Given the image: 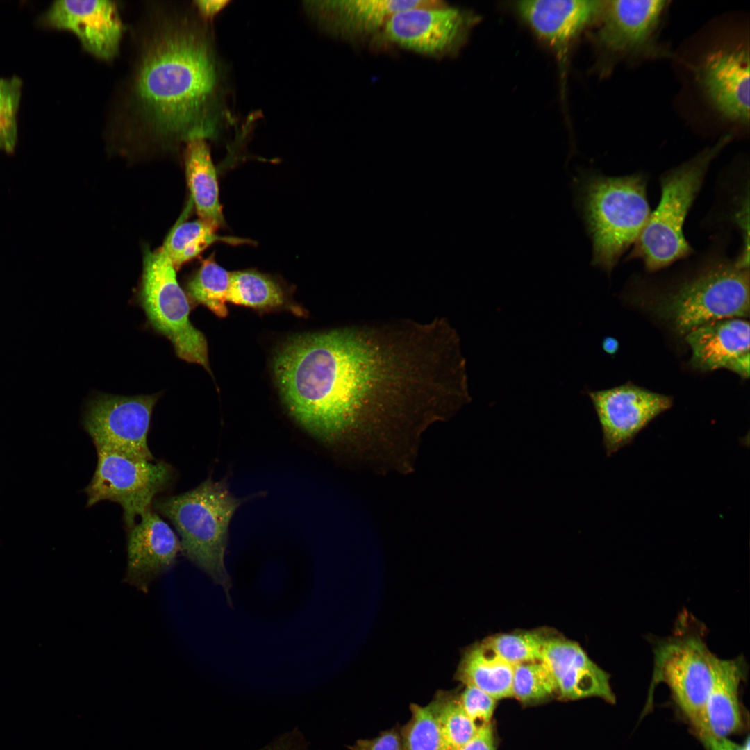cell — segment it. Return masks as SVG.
Masks as SVG:
<instances>
[{
  "instance_id": "cell-1",
  "label": "cell",
  "mask_w": 750,
  "mask_h": 750,
  "mask_svg": "<svg viewBox=\"0 0 750 750\" xmlns=\"http://www.w3.org/2000/svg\"><path fill=\"white\" fill-rule=\"evenodd\" d=\"M140 127L161 140L210 139L231 122L224 68L204 25L164 17L145 38L131 83Z\"/></svg>"
},
{
  "instance_id": "cell-2",
  "label": "cell",
  "mask_w": 750,
  "mask_h": 750,
  "mask_svg": "<svg viewBox=\"0 0 750 750\" xmlns=\"http://www.w3.org/2000/svg\"><path fill=\"white\" fill-rule=\"evenodd\" d=\"M646 184L639 174L609 177L583 171L574 178L577 206L592 244V264L608 274L647 222Z\"/></svg>"
},
{
  "instance_id": "cell-3",
  "label": "cell",
  "mask_w": 750,
  "mask_h": 750,
  "mask_svg": "<svg viewBox=\"0 0 750 750\" xmlns=\"http://www.w3.org/2000/svg\"><path fill=\"white\" fill-rule=\"evenodd\" d=\"M243 502L230 492L224 481L208 478L193 490L155 499L152 503L178 533L181 552L222 588L231 608L233 582L225 554L230 521Z\"/></svg>"
},
{
  "instance_id": "cell-4",
  "label": "cell",
  "mask_w": 750,
  "mask_h": 750,
  "mask_svg": "<svg viewBox=\"0 0 750 750\" xmlns=\"http://www.w3.org/2000/svg\"><path fill=\"white\" fill-rule=\"evenodd\" d=\"M732 139L721 137L708 147L665 173L660 178V199L634 243L630 258H639L649 272L662 269L692 253L683 225L712 161Z\"/></svg>"
},
{
  "instance_id": "cell-5",
  "label": "cell",
  "mask_w": 750,
  "mask_h": 750,
  "mask_svg": "<svg viewBox=\"0 0 750 750\" xmlns=\"http://www.w3.org/2000/svg\"><path fill=\"white\" fill-rule=\"evenodd\" d=\"M690 279L669 294L660 312L676 332L686 335L703 324L749 315V260L712 256Z\"/></svg>"
},
{
  "instance_id": "cell-6",
  "label": "cell",
  "mask_w": 750,
  "mask_h": 750,
  "mask_svg": "<svg viewBox=\"0 0 750 750\" xmlns=\"http://www.w3.org/2000/svg\"><path fill=\"white\" fill-rule=\"evenodd\" d=\"M138 300L151 326L171 342L176 356L210 372L206 339L191 323L189 299L161 249L144 251Z\"/></svg>"
},
{
  "instance_id": "cell-7",
  "label": "cell",
  "mask_w": 750,
  "mask_h": 750,
  "mask_svg": "<svg viewBox=\"0 0 750 750\" xmlns=\"http://www.w3.org/2000/svg\"><path fill=\"white\" fill-rule=\"evenodd\" d=\"M97 464L94 475L84 489L88 507L108 500L119 504L127 531L137 517L151 508L156 494L174 482L175 471L169 463L137 460L122 454L97 449Z\"/></svg>"
},
{
  "instance_id": "cell-8",
  "label": "cell",
  "mask_w": 750,
  "mask_h": 750,
  "mask_svg": "<svg viewBox=\"0 0 750 750\" xmlns=\"http://www.w3.org/2000/svg\"><path fill=\"white\" fill-rule=\"evenodd\" d=\"M662 639L654 649L656 679L665 682L700 736L713 676L715 655L701 633L683 628Z\"/></svg>"
},
{
  "instance_id": "cell-9",
  "label": "cell",
  "mask_w": 750,
  "mask_h": 750,
  "mask_svg": "<svg viewBox=\"0 0 750 750\" xmlns=\"http://www.w3.org/2000/svg\"><path fill=\"white\" fill-rule=\"evenodd\" d=\"M160 394H99L88 404L83 418L96 449L113 451L137 460H155L147 444L153 407Z\"/></svg>"
},
{
  "instance_id": "cell-10",
  "label": "cell",
  "mask_w": 750,
  "mask_h": 750,
  "mask_svg": "<svg viewBox=\"0 0 750 750\" xmlns=\"http://www.w3.org/2000/svg\"><path fill=\"white\" fill-rule=\"evenodd\" d=\"M473 22L467 11L436 3L410 8L394 14L382 33L384 39L410 51L433 58L454 54Z\"/></svg>"
},
{
  "instance_id": "cell-11",
  "label": "cell",
  "mask_w": 750,
  "mask_h": 750,
  "mask_svg": "<svg viewBox=\"0 0 750 750\" xmlns=\"http://www.w3.org/2000/svg\"><path fill=\"white\" fill-rule=\"evenodd\" d=\"M668 1L663 0L605 1L594 39L604 54L615 59L656 57L663 50L656 33Z\"/></svg>"
},
{
  "instance_id": "cell-12",
  "label": "cell",
  "mask_w": 750,
  "mask_h": 750,
  "mask_svg": "<svg viewBox=\"0 0 750 750\" xmlns=\"http://www.w3.org/2000/svg\"><path fill=\"white\" fill-rule=\"evenodd\" d=\"M608 456L631 444L653 419L667 410L672 399L633 384L590 391Z\"/></svg>"
},
{
  "instance_id": "cell-13",
  "label": "cell",
  "mask_w": 750,
  "mask_h": 750,
  "mask_svg": "<svg viewBox=\"0 0 750 750\" xmlns=\"http://www.w3.org/2000/svg\"><path fill=\"white\" fill-rule=\"evenodd\" d=\"M695 78L711 105L726 120L749 124L748 49H721L708 53L694 67Z\"/></svg>"
},
{
  "instance_id": "cell-14",
  "label": "cell",
  "mask_w": 750,
  "mask_h": 750,
  "mask_svg": "<svg viewBox=\"0 0 750 750\" xmlns=\"http://www.w3.org/2000/svg\"><path fill=\"white\" fill-rule=\"evenodd\" d=\"M40 22L46 27L72 31L85 49L103 60L116 56L124 29L117 5L109 0L56 1Z\"/></svg>"
},
{
  "instance_id": "cell-15",
  "label": "cell",
  "mask_w": 750,
  "mask_h": 750,
  "mask_svg": "<svg viewBox=\"0 0 750 750\" xmlns=\"http://www.w3.org/2000/svg\"><path fill=\"white\" fill-rule=\"evenodd\" d=\"M435 0H327L303 2L307 14L327 33L356 41L382 32L394 14Z\"/></svg>"
},
{
  "instance_id": "cell-16",
  "label": "cell",
  "mask_w": 750,
  "mask_h": 750,
  "mask_svg": "<svg viewBox=\"0 0 750 750\" xmlns=\"http://www.w3.org/2000/svg\"><path fill=\"white\" fill-rule=\"evenodd\" d=\"M124 581L147 592L151 584L170 569L181 552L180 540L151 508L128 531Z\"/></svg>"
},
{
  "instance_id": "cell-17",
  "label": "cell",
  "mask_w": 750,
  "mask_h": 750,
  "mask_svg": "<svg viewBox=\"0 0 750 750\" xmlns=\"http://www.w3.org/2000/svg\"><path fill=\"white\" fill-rule=\"evenodd\" d=\"M542 660L549 667L562 699L599 697L613 703L609 674L597 665L581 645L554 633L547 640Z\"/></svg>"
},
{
  "instance_id": "cell-18",
  "label": "cell",
  "mask_w": 750,
  "mask_h": 750,
  "mask_svg": "<svg viewBox=\"0 0 750 750\" xmlns=\"http://www.w3.org/2000/svg\"><path fill=\"white\" fill-rule=\"evenodd\" d=\"M515 6L534 33L563 57L569 43L601 17L605 1L527 0L517 1Z\"/></svg>"
},
{
  "instance_id": "cell-19",
  "label": "cell",
  "mask_w": 750,
  "mask_h": 750,
  "mask_svg": "<svg viewBox=\"0 0 750 750\" xmlns=\"http://www.w3.org/2000/svg\"><path fill=\"white\" fill-rule=\"evenodd\" d=\"M692 350L691 364L699 370L725 368L743 378L749 376V324L729 318L700 326L685 335Z\"/></svg>"
},
{
  "instance_id": "cell-20",
  "label": "cell",
  "mask_w": 750,
  "mask_h": 750,
  "mask_svg": "<svg viewBox=\"0 0 750 750\" xmlns=\"http://www.w3.org/2000/svg\"><path fill=\"white\" fill-rule=\"evenodd\" d=\"M744 674L742 658L722 659L715 656L712 685L704 709L701 738H726L741 727L739 688Z\"/></svg>"
},
{
  "instance_id": "cell-21",
  "label": "cell",
  "mask_w": 750,
  "mask_h": 750,
  "mask_svg": "<svg viewBox=\"0 0 750 750\" xmlns=\"http://www.w3.org/2000/svg\"><path fill=\"white\" fill-rule=\"evenodd\" d=\"M185 166L190 199L199 219L217 229L224 224V218L216 170L206 139L186 142Z\"/></svg>"
},
{
  "instance_id": "cell-22",
  "label": "cell",
  "mask_w": 750,
  "mask_h": 750,
  "mask_svg": "<svg viewBox=\"0 0 750 750\" xmlns=\"http://www.w3.org/2000/svg\"><path fill=\"white\" fill-rule=\"evenodd\" d=\"M513 670L514 666L483 640L462 651L455 677L465 686L478 688L498 700L512 697Z\"/></svg>"
},
{
  "instance_id": "cell-23",
  "label": "cell",
  "mask_w": 750,
  "mask_h": 750,
  "mask_svg": "<svg viewBox=\"0 0 750 750\" xmlns=\"http://www.w3.org/2000/svg\"><path fill=\"white\" fill-rule=\"evenodd\" d=\"M192 206V202L190 199L189 204L161 247L176 270L199 256L208 247L216 242L230 244H240L245 242L240 238L220 236L216 233L215 228L201 219L185 221Z\"/></svg>"
},
{
  "instance_id": "cell-24",
  "label": "cell",
  "mask_w": 750,
  "mask_h": 750,
  "mask_svg": "<svg viewBox=\"0 0 750 750\" xmlns=\"http://www.w3.org/2000/svg\"><path fill=\"white\" fill-rule=\"evenodd\" d=\"M228 302L258 310L286 308L300 312L288 303L283 289L277 282L252 271L231 272Z\"/></svg>"
},
{
  "instance_id": "cell-25",
  "label": "cell",
  "mask_w": 750,
  "mask_h": 750,
  "mask_svg": "<svg viewBox=\"0 0 750 750\" xmlns=\"http://www.w3.org/2000/svg\"><path fill=\"white\" fill-rule=\"evenodd\" d=\"M231 276V272L209 257L187 284L190 299L194 305H203L217 317H226Z\"/></svg>"
},
{
  "instance_id": "cell-26",
  "label": "cell",
  "mask_w": 750,
  "mask_h": 750,
  "mask_svg": "<svg viewBox=\"0 0 750 750\" xmlns=\"http://www.w3.org/2000/svg\"><path fill=\"white\" fill-rule=\"evenodd\" d=\"M553 633L548 628H538L499 633L484 640L503 660L515 666L542 660L544 644Z\"/></svg>"
},
{
  "instance_id": "cell-27",
  "label": "cell",
  "mask_w": 750,
  "mask_h": 750,
  "mask_svg": "<svg viewBox=\"0 0 750 750\" xmlns=\"http://www.w3.org/2000/svg\"><path fill=\"white\" fill-rule=\"evenodd\" d=\"M411 717L401 736L404 750H444L436 701L410 706Z\"/></svg>"
},
{
  "instance_id": "cell-28",
  "label": "cell",
  "mask_w": 750,
  "mask_h": 750,
  "mask_svg": "<svg viewBox=\"0 0 750 750\" xmlns=\"http://www.w3.org/2000/svg\"><path fill=\"white\" fill-rule=\"evenodd\" d=\"M435 700L444 750H458L473 738L478 728L462 708L458 696L440 693Z\"/></svg>"
},
{
  "instance_id": "cell-29",
  "label": "cell",
  "mask_w": 750,
  "mask_h": 750,
  "mask_svg": "<svg viewBox=\"0 0 750 750\" xmlns=\"http://www.w3.org/2000/svg\"><path fill=\"white\" fill-rule=\"evenodd\" d=\"M557 693L553 676L543 660L514 666L512 683V697L522 702L544 700Z\"/></svg>"
},
{
  "instance_id": "cell-30",
  "label": "cell",
  "mask_w": 750,
  "mask_h": 750,
  "mask_svg": "<svg viewBox=\"0 0 750 750\" xmlns=\"http://www.w3.org/2000/svg\"><path fill=\"white\" fill-rule=\"evenodd\" d=\"M22 81L16 76L0 78V150L12 153L17 141V114Z\"/></svg>"
},
{
  "instance_id": "cell-31",
  "label": "cell",
  "mask_w": 750,
  "mask_h": 750,
  "mask_svg": "<svg viewBox=\"0 0 750 750\" xmlns=\"http://www.w3.org/2000/svg\"><path fill=\"white\" fill-rule=\"evenodd\" d=\"M458 699L465 712L478 728L490 723L497 701L493 697L478 688L466 685Z\"/></svg>"
},
{
  "instance_id": "cell-32",
  "label": "cell",
  "mask_w": 750,
  "mask_h": 750,
  "mask_svg": "<svg viewBox=\"0 0 750 750\" xmlns=\"http://www.w3.org/2000/svg\"><path fill=\"white\" fill-rule=\"evenodd\" d=\"M351 750H404L401 736L394 731L383 732L378 736L358 740Z\"/></svg>"
},
{
  "instance_id": "cell-33",
  "label": "cell",
  "mask_w": 750,
  "mask_h": 750,
  "mask_svg": "<svg viewBox=\"0 0 750 750\" xmlns=\"http://www.w3.org/2000/svg\"><path fill=\"white\" fill-rule=\"evenodd\" d=\"M258 750H308L303 735L297 729L282 734Z\"/></svg>"
},
{
  "instance_id": "cell-34",
  "label": "cell",
  "mask_w": 750,
  "mask_h": 750,
  "mask_svg": "<svg viewBox=\"0 0 750 750\" xmlns=\"http://www.w3.org/2000/svg\"><path fill=\"white\" fill-rule=\"evenodd\" d=\"M458 750H495V740L491 723L481 726L473 738Z\"/></svg>"
},
{
  "instance_id": "cell-35",
  "label": "cell",
  "mask_w": 750,
  "mask_h": 750,
  "mask_svg": "<svg viewBox=\"0 0 750 750\" xmlns=\"http://www.w3.org/2000/svg\"><path fill=\"white\" fill-rule=\"evenodd\" d=\"M229 2L227 0H197L193 3L199 16L206 22L211 21Z\"/></svg>"
},
{
  "instance_id": "cell-36",
  "label": "cell",
  "mask_w": 750,
  "mask_h": 750,
  "mask_svg": "<svg viewBox=\"0 0 750 750\" xmlns=\"http://www.w3.org/2000/svg\"><path fill=\"white\" fill-rule=\"evenodd\" d=\"M708 750H749V740L742 744L735 743L726 738L706 736L701 738Z\"/></svg>"
},
{
  "instance_id": "cell-37",
  "label": "cell",
  "mask_w": 750,
  "mask_h": 750,
  "mask_svg": "<svg viewBox=\"0 0 750 750\" xmlns=\"http://www.w3.org/2000/svg\"><path fill=\"white\" fill-rule=\"evenodd\" d=\"M603 350L608 354H615L619 349L618 341L613 338H606L602 344Z\"/></svg>"
}]
</instances>
